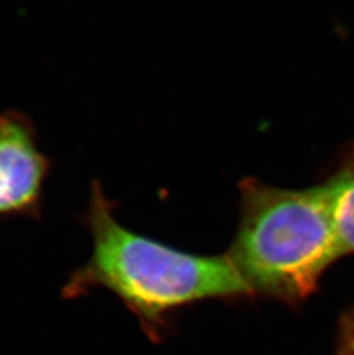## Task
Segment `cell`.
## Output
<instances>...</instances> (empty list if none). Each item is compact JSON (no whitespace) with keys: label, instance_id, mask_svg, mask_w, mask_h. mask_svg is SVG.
I'll return each instance as SVG.
<instances>
[{"label":"cell","instance_id":"5","mask_svg":"<svg viewBox=\"0 0 354 355\" xmlns=\"http://www.w3.org/2000/svg\"><path fill=\"white\" fill-rule=\"evenodd\" d=\"M335 355H354V305L338 318Z\"/></svg>","mask_w":354,"mask_h":355},{"label":"cell","instance_id":"2","mask_svg":"<svg viewBox=\"0 0 354 355\" xmlns=\"http://www.w3.org/2000/svg\"><path fill=\"white\" fill-rule=\"evenodd\" d=\"M239 192L241 218L226 257L252 295L305 302L343 257L327 183L290 190L250 178Z\"/></svg>","mask_w":354,"mask_h":355},{"label":"cell","instance_id":"1","mask_svg":"<svg viewBox=\"0 0 354 355\" xmlns=\"http://www.w3.org/2000/svg\"><path fill=\"white\" fill-rule=\"evenodd\" d=\"M85 222L94 250L87 265L69 278L65 297L77 298L103 286L137 315L152 337L183 306L252 295L226 255L191 254L120 225L113 202L97 182L91 189Z\"/></svg>","mask_w":354,"mask_h":355},{"label":"cell","instance_id":"3","mask_svg":"<svg viewBox=\"0 0 354 355\" xmlns=\"http://www.w3.org/2000/svg\"><path fill=\"white\" fill-rule=\"evenodd\" d=\"M49 171L31 121L17 112L0 114V216L37 214Z\"/></svg>","mask_w":354,"mask_h":355},{"label":"cell","instance_id":"4","mask_svg":"<svg viewBox=\"0 0 354 355\" xmlns=\"http://www.w3.org/2000/svg\"><path fill=\"white\" fill-rule=\"evenodd\" d=\"M326 183L342 254H354V141L338 171Z\"/></svg>","mask_w":354,"mask_h":355}]
</instances>
